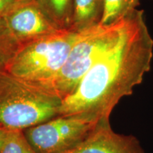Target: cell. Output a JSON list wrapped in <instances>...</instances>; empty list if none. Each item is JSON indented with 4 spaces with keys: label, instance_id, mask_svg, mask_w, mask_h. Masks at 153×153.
<instances>
[{
    "label": "cell",
    "instance_id": "6da1fadb",
    "mask_svg": "<svg viewBox=\"0 0 153 153\" xmlns=\"http://www.w3.org/2000/svg\"><path fill=\"white\" fill-rule=\"evenodd\" d=\"M153 39L144 12L127 16L117 41L96 61L73 93L62 100L59 115L87 114L109 119L115 106L143 82L151 68Z\"/></svg>",
    "mask_w": 153,
    "mask_h": 153
},
{
    "label": "cell",
    "instance_id": "7a4b0ae2",
    "mask_svg": "<svg viewBox=\"0 0 153 153\" xmlns=\"http://www.w3.org/2000/svg\"><path fill=\"white\" fill-rule=\"evenodd\" d=\"M79 35V30L57 29L37 38L14 51L3 70L21 81L53 93V82Z\"/></svg>",
    "mask_w": 153,
    "mask_h": 153
},
{
    "label": "cell",
    "instance_id": "3957f363",
    "mask_svg": "<svg viewBox=\"0 0 153 153\" xmlns=\"http://www.w3.org/2000/svg\"><path fill=\"white\" fill-rule=\"evenodd\" d=\"M62 99L0 70V128L24 131L58 116Z\"/></svg>",
    "mask_w": 153,
    "mask_h": 153
},
{
    "label": "cell",
    "instance_id": "277c9868",
    "mask_svg": "<svg viewBox=\"0 0 153 153\" xmlns=\"http://www.w3.org/2000/svg\"><path fill=\"white\" fill-rule=\"evenodd\" d=\"M126 18L114 24L104 26L99 23L79 30L78 39L53 82V94L63 100L75 91L96 61L117 41Z\"/></svg>",
    "mask_w": 153,
    "mask_h": 153
},
{
    "label": "cell",
    "instance_id": "5b68a950",
    "mask_svg": "<svg viewBox=\"0 0 153 153\" xmlns=\"http://www.w3.org/2000/svg\"><path fill=\"white\" fill-rule=\"evenodd\" d=\"M99 122L87 114L58 115L23 132L36 153H62L82 143Z\"/></svg>",
    "mask_w": 153,
    "mask_h": 153
},
{
    "label": "cell",
    "instance_id": "8992f818",
    "mask_svg": "<svg viewBox=\"0 0 153 153\" xmlns=\"http://www.w3.org/2000/svg\"><path fill=\"white\" fill-rule=\"evenodd\" d=\"M62 153H144L133 135H122L111 128L109 119L101 120L86 138L71 150Z\"/></svg>",
    "mask_w": 153,
    "mask_h": 153
},
{
    "label": "cell",
    "instance_id": "52a82bcc",
    "mask_svg": "<svg viewBox=\"0 0 153 153\" xmlns=\"http://www.w3.org/2000/svg\"><path fill=\"white\" fill-rule=\"evenodd\" d=\"M7 27L15 35L39 38L56 31L43 14L32 7L18 9L5 15Z\"/></svg>",
    "mask_w": 153,
    "mask_h": 153
},
{
    "label": "cell",
    "instance_id": "ba28073f",
    "mask_svg": "<svg viewBox=\"0 0 153 153\" xmlns=\"http://www.w3.org/2000/svg\"><path fill=\"white\" fill-rule=\"evenodd\" d=\"M140 0H103L102 13L99 24H114L136 10Z\"/></svg>",
    "mask_w": 153,
    "mask_h": 153
},
{
    "label": "cell",
    "instance_id": "9c48e42d",
    "mask_svg": "<svg viewBox=\"0 0 153 153\" xmlns=\"http://www.w3.org/2000/svg\"><path fill=\"white\" fill-rule=\"evenodd\" d=\"M103 0H74V19L79 30L100 22Z\"/></svg>",
    "mask_w": 153,
    "mask_h": 153
},
{
    "label": "cell",
    "instance_id": "30bf717a",
    "mask_svg": "<svg viewBox=\"0 0 153 153\" xmlns=\"http://www.w3.org/2000/svg\"><path fill=\"white\" fill-rule=\"evenodd\" d=\"M0 153H36L32 149L23 131H10Z\"/></svg>",
    "mask_w": 153,
    "mask_h": 153
},
{
    "label": "cell",
    "instance_id": "8fae6325",
    "mask_svg": "<svg viewBox=\"0 0 153 153\" xmlns=\"http://www.w3.org/2000/svg\"><path fill=\"white\" fill-rule=\"evenodd\" d=\"M51 12L57 19L67 17L70 9V0H46Z\"/></svg>",
    "mask_w": 153,
    "mask_h": 153
},
{
    "label": "cell",
    "instance_id": "7c38bea8",
    "mask_svg": "<svg viewBox=\"0 0 153 153\" xmlns=\"http://www.w3.org/2000/svg\"><path fill=\"white\" fill-rule=\"evenodd\" d=\"M16 0H0V16H5L12 10Z\"/></svg>",
    "mask_w": 153,
    "mask_h": 153
},
{
    "label": "cell",
    "instance_id": "4fadbf2b",
    "mask_svg": "<svg viewBox=\"0 0 153 153\" xmlns=\"http://www.w3.org/2000/svg\"><path fill=\"white\" fill-rule=\"evenodd\" d=\"M11 55V53L5 50L2 45H0V70H3L7 60Z\"/></svg>",
    "mask_w": 153,
    "mask_h": 153
},
{
    "label": "cell",
    "instance_id": "5bb4252c",
    "mask_svg": "<svg viewBox=\"0 0 153 153\" xmlns=\"http://www.w3.org/2000/svg\"><path fill=\"white\" fill-rule=\"evenodd\" d=\"M10 131H7V130L1 128H0V151L2 148L4 144L6 139H7V135H8L9 132Z\"/></svg>",
    "mask_w": 153,
    "mask_h": 153
}]
</instances>
